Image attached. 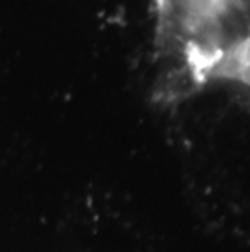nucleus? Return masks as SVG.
<instances>
[{"label": "nucleus", "mask_w": 250, "mask_h": 252, "mask_svg": "<svg viewBox=\"0 0 250 252\" xmlns=\"http://www.w3.org/2000/svg\"><path fill=\"white\" fill-rule=\"evenodd\" d=\"M239 2L242 3V7L247 10V12L250 13V0H239Z\"/></svg>", "instance_id": "f257e3e1"}]
</instances>
